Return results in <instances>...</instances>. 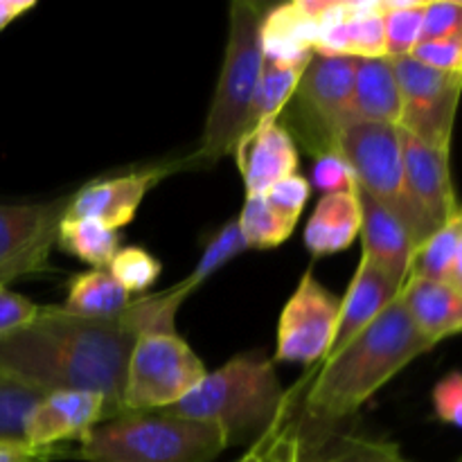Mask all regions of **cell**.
Here are the masks:
<instances>
[{
  "label": "cell",
  "mask_w": 462,
  "mask_h": 462,
  "mask_svg": "<svg viewBox=\"0 0 462 462\" xmlns=\"http://www.w3.org/2000/svg\"><path fill=\"white\" fill-rule=\"evenodd\" d=\"M192 289L180 280L161 293H144L111 319H86L63 307H41L23 328L0 337V373L43 395L88 391L106 397L122 415L129 355L140 334L174 332L176 311Z\"/></svg>",
  "instance_id": "cell-1"
},
{
  "label": "cell",
  "mask_w": 462,
  "mask_h": 462,
  "mask_svg": "<svg viewBox=\"0 0 462 462\" xmlns=\"http://www.w3.org/2000/svg\"><path fill=\"white\" fill-rule=\"evenodd\" d=\"M431 347L436 346L420 334L397 296L368 328L325 359L307 393V413L319 422H338L356 413L379 388Z\"/></svg>",
  "instance_id": "cell-2"
},
{
  "label": "cell",
  "mask_w": 462,
  "mask_h": 462,
  "mask_svg": "<svg viewBox=\"0 0 462 462\" xmlns=\"http://www.w3.org/2000/svg\"><path fill=\"white\" fill-rule=\"evenodd\" d=\"M287 404V393L271 361L237 356L215 373H208L189 395L161 409L174 418L217 424L228 438V445L260 440L280 427Z\"/></svg>",
  "instance_id": "cell-3"
},
{
  "label": "cell",
  "mask_w": 462,
  "mask_h": 462,
  "mask_svg": "<svg viewBox=\"0 0 462 462\" xmlns=\"http://www.w3.org/2000/svg\"><path fill=\"white\" fill-rule=\"evenodd\" d=\"M228 447L217 424L162 411L122 413L70 447L68 458L86 462H212Z\"/></svg>",
  "instance_id": "cell-4"
},
{
  "label": "cell",
  "mask_w": 462,
  "mask_h": 462,
  "mask_svg": "<svg viewBox=\"0 0 462 462\" xmlns=\"http://www.w3.org/2000/svg\"><path fill=\"white\" fill-rule=\"evenodd\" d=\"M262 18H264V7L257 3L237 0L230 7L228 45H226L215 97L203 126L201 144L194 156L183 161L185 167L201 165V162L215 165L228 153H235L264 66Z\"/></svg>",
  "instance_id": "cell-5"
},
{
  "label": "cell",
  "mask_w": 462,
  "mask_h": 462,
  "mask_svg": "<svg viewBox=\"0 0 462 462\" xmlns=\"http://www.w3.org/2000/svg\"><path fill=\"white\" fill-rule=\"evenodd\" d=\"M334 149L355 171L356 188L388 208L406 226L415 248L436 233L409 192L400 126L352 122L337 135Z\"/></svg>",
  "instance_id": "cell-6"
},
{
  "label": "cell",
  "mask_w": 462,
  "mask_h": 462,
  "mask_svg": "<svg viewBox=\"0 0 462 462\" xmlns=\"http://www.w3.org/2000/svg\"><path fill=\"white\" fill-rule=\"evenodd\" d=\"M197 352L174 332L140 334L134 343L122 388V411L144 413L176 404L206 377Z\"/></svg>",
  "instance_id": "cell-7"
},
{
  "label": "cell",
  "mask_w": 462,
  "mask_h": 462,
  "mask_svg": "<svg viewBox=\"0 0 462 462\" xmlns=\"http://www.w3.org/2000/svg\"><path fill=\"white\" fill-rule=\"evenodd\" d=\"M359 59L314 52L293 95V120L307 147L332 152L337 135L356 120L355 75Z\"/></svg>",
  "instance_id": "cell-8"
},
{
  "label": "cell",
  "mask_w": 462,
  "mask_h": 462,
  "mask_svg": "<svg viewBox=\"0 0 462 462\" xmlns=\"http://www.w3.org/2000/svg\"><path fill=\"white\" fill-rule=\"evenodd\" d=\"M402 95L400 129L438 149H451L462 75L433 70L413 57L391 59Z\"/></svg>",
  "instance_id": "cell-9"
},
{
  "label": "cell",
  "mask_w": 462,
  "mask_h": 462,
  "mask_svg": "<svg viewBox=\"0 0 462 462\" xmlns=\"http://www.w3.org/2000/svg\"><path fill=\"white\" fill-rule=\"evenodd\" d=\"M70 197L43 203H0V287L48 271L50 251Z\"/></svg>",
  "instance_id": "cell-10"
},
{
  "label": "cell",
  "mask_w": 462,
  "mask_h": 462,
  "mask_svg": "<svg viewBox=\"0 0 462 462\" xmlns=\"http://www.w3.org/2000/svg\"><path fill=\"white\" fill-rule=\"evenodd\" d=\"M338 310L341 300L307 271L280 314L275 361L311 365L328 359L337 332Z\"/></svg>",
  "instance_id": "cell-11"
},
{
  "label": "cell",
  "mask_w": 462,
  "mask_h": 462,
  "mask_svg": "<svg viewBox=\"0 0 462 462\" xmlns=\"http://www.w3.org/2000/svg\"><path fill=\"white\" fill-rule=\"evenodd\" d=\"M117 418L106 397L88 391H59L45 395L25 422V442L36 449L79 442L95 427Z\"/></svg>",
  "instance_id": "cell-12"
},
{
  "label": "cell",
  "mask_w": 462,
  "mask_h": 462,
  "mask_svg": "<svg viewBox=\"0 0 462 462\" xmlns=\"http://www.w3.org/2000/svg\"><path fill=\"white\" fill-rule=\"evenodd\" d=\"M343 3L334 0H296L264 12L262 50L264 59L305 63L314 54L325 27L341 14Z\"/></svg>",
  "instance_id": "cell-13"
},
{
  "label": "cell",
  "mask_w": 462,
  "mask_h": 462,
  "mask_svg": "<svg viewBox=\"0 0 462 462\" xmlns=\"http://www.w3.org/2000/svg\"><path fill=\"white\" fill-rule=\"evenodd\" d=\"M174 170H180V165L147 167V170H135L129 174L113 176V179L93 180L84 185L79 192L70 194L66 217L93 219L108 228L120 230L134 219L144 194Z\"/></svg>",
  "instance_id": "cell-14"
},
{
  "label": "cell",
  "mask_w": 462,
  "mask_h": 462,
  "mask_svg": "<svg viewBox=\"0 0 462 462\" xmlns=\"http://www.w3.org/2000/svg\"><path fill=\"white\" fill-rule=\"evenodd\" d=\"M400 140L411 197L431 228L438 230L460 208L451 183L449 149L431 147L404 129H400Z\"/></svg>",
  "instance_id": "cell-15"
},
{
  "label": "cell",
  "mask_w": 462,
  "mask_h": 462,
  "mask_svg": "<svg viewBox=\"0 0 462 462\" xmlns=\"http://www.w3.org/2000/svg\"><path fill=\"white\" fill-rule=\"evenodd\" d=\"M235 156L246 194H264L278 180L298 174L300 162L291 131L280 122H271L242 135L235 147Z\"/></svg>",
  "instance_id": "cell-16"
},
{
  "label": "cell",
  "mask_w": 462,
  "mask_h": 462,
  "mask_svg": "<svg viewBox=\"0 0 462 462\" xmlns=\"http://www.w3.org/2000/svg\"><path fill=\"white\" fill-rule=\"evenodd\" d=\"M361 203V242H364V253L361 257L382 269L383 273L397 284L404 287L411 271V260H413V239H411L406 226L393 215L388 208L374 201L370 194L356 188Z\"/></svg>",
  "instance_id": "cell-17"
},
{
  "label": "cell",
  "mask_w": 462,
  "mask_h": 462,
  "mask_svg": "<svg viewBox=\"0 0 462 462\" xmlns=\"http://www.w3.org/2000/svg\"><path fill=\"white\" fill-rule=\"evenodd\" d=\"M400 291L402 284H397L382 269H377L365 257H361L355 278H352L350 287H347L346 296L341 300L337 332H334L332 350H329L328 356L337 355L361 329L368 328L400 296Z\"/></svg>",
  "instance_id": "cell-18"
},
{
  "label": "cell",
  "mask_w": 462,
  "mask_h": 462,
  "mask_svg": "<svg viewBox=\"0 0 462 462\" xmlns=\"http://www.w3.org/2000/svg\"><path fill=\"white\" fill-rule=\"evenodd\" d=\"M314 52L341 54L352 59L386 57L383 0L343 3L341 14L325 27Z\"/></svg>",
  "instance_id": "cell-19"
},
{
  "label": "cell",
  "mask_w": 462,
  "mask_h": 462,
  "mask_svg": "<svg viewBox=\"0 0 462 462\" xmlns=\"http://www.w3.org/2000/svg\"><path fill=\"white\" fill-rule=\"evenodd\" d=\"M400 298L415 328L433 346L462 334V293L451 284L409 278L402 287Z\"/></svg>",
  "instance_id": "cell-20"
},
{
  "label": "cell",
  "mask_w": 462,
  "mask_h": 462,
  "mask_svg": "<svg viewBox=\"0 0 462 462\" xmlns=\"http://www.w3.org/2000/svg\"><path fill=\"white\" fill-rule=\"evenodd\" d=\"M359 230V192L323 194L305 226V246L314 257L334 255L350 248Z\"/></svg>",
  "instance_id": "cell-21"
},
{
  "label": "cell",
  "mask_w": 462,
  "mask_h": 462,
  "mask_svg": "<svg viewBox=\"0 0 462 462\" xmlns=\"http://www.w3.org/2000/svg\"><path fill=\"white\" fill-rule=\"evenodd\" d=\"M356 120L400 126L402 95L391 59H359L355 75Z\"/></svg>",
  "instance_id": "cell-22"
},
{
  "label": "cell",
  "mask_w": 462,
  "mask_h": 462,
  "mask_svg": "<svg viewBox=\"0 0 462 462\" xmlns=\"http://www.w3.org/2000/svg\"><path fill=\"white\" fill-rule=\"evenodd\" d=\"M307 63L310 61L284 63L264 59L260 81H257L251 106H248L246 125H244L242 135L251 134V131L260 129V126L264 125H271V122H278V116L287 108V104L291 102L293 95H296V88L298 84H300V77L302 72H305Z\"/></svg>",
  "instance_id": "cell-23"
},
{
  "label": "cell",
  "mask_w": 462,
  "mask_h": 462,
  "mask_svg": "<svg viewBox=\"0 0 462 462\" xmlns=\"http://www.w3.org/2000/svg\"><path fill=\"white\" fill-rule=\"evenodd\" d=\"M131 293L117 282L108 269H93L72 275L63 310L86 319H111L129 307Z\"/></svg>",
  "instance_id": "cell-24"
},
{
  "label": "cell",
  "mask_w": 462,
  "mask_h": 462,
  "mask_svg": "<svg viewBox=\"0 0 462 462\" xmlns=\"http://www.w3.org/2000/svg\"><path fill=\"white\" fill-rule=\"evenodd\" d=\"M57 246L93 269H108L113 255L120 251V235L99 221L63 217L59 226Z\"/></svg>",
  "instance_id": "cell-25"
},
{
  "label": "cell",
  "mask_w": 462,
  "mask_h": 462,
  "mask_svg": "<svg viewBox=\"0 0 462 462\" xmlns=\"http://www.w3.org/2000/svg\"><path fill=\"white\" fill-rule=\"evenodd\" d=\"M237 224L246 248H275L287 242L296 228L291 219L266 201L264 194H246Z\"/></svg>",
  "instance_id": "cell-26"
},
{
  "label": "cell",
  "mask_w": 462,
  "mask_h": 462,
  "mask_svg": "<svg viewBox=\"0 0 462 462\" xmlns=\"http://www.w3.org/2000/svg\"><path fill=\"white\" fill-rule=\"evenodd\" d=\"M458 212L447 224H442L429 239H424L413 253L411 260L409 278L433 280V282H447L454 266L456 248H458ZM406 278V280H409Z\"/></svg>",
  "instance_id": "cell-27"
},
{
  "label": "cell",
  "mask_w": 462,
  "mask_h": 462,
  "mask_svg": "<svg viewBox=\"0 0 462 462\" xmlns=\"http://www.w3.org/2000/svg\"><path fill=\"white\" fill-rule=\"evenodd\" d=\"M429 0H383L386 59L411 57L422 41L424 9Z\"/></svg>",
  "instance_id": "cell-28"
},
{
  "label": "cell",
  "mask_w": 462,
  "mask_h": 462,
  "mask_svg": "<svg viewBox=\"0 0 462 462\" xmlns=\"http://www.w3.org/2000/svg\"><path fill=\"white\" fill-rule=\"evenodd\" d=\"M43 393L0 373V445H27L25 422Z\"/></svg>",
  "instance_id": "cell-29"
},
{
  "label": "cell",
  "mask_w": 462,
  "mask_h": 462,
  "mask_svg": "<svg viewBox=\"0 0 462 462\" xmlns=\"http://www.w3.org/2000/svg\"><path fill=\"white\" fill-rule=\"evenodd\" d=\"M161 262L140 246H125L113 255L108 271L129 293H144L161 278Z\"/></svg>",
  "instance_id": "cell-30"
},
{
  "label": "cell",
  "mask_w": 462,
  "mask_h": 462,
  "mask_svg": "<svg viewBox=\"0 0 462 462\" xmlns=\"http://www.w3.org/2000/svg\"><path fill=\"white\" fill-rule=\"evenodd\" d=\"M244 248H246V244H244L242 233H239L237 219L228 221V224L221 226V228L208 239L201 260L194 266L192 273L185 278V282L192 289H197L203 280H208L212 273H217L221 266L228 264L230 260H235Z\"/></svg>",
  "instance_id": "cell-31"
},
{
  "label": "cell",
  "mask_w": 462,
  "mask_h": 462,
  "mask_svg": "<svg viewBox=\"0 0 462 462\" xmlns=\"http://www.w3.org/2000/svg\"><path fill=\"white\" fill-rule=\"evenodd\" d=\"M298 462H409L402 456L400 447L391 440H373V438H346L334 449L320 456H310Z\"/></svg>",
  "instance_id": "cell-32"
},
{
  "label": "cell",
  "mask_w": 462,
  "mask_h": 462,
  "mask_svg": "<svg viewBox=\"0 0 462 462\" xmlns=\"http://www.w3.org/2000/svg\"><path fill=\"white\" fill-rule=\"evenodd\" d=\"M310 185H314V188L320 189L323 194L355 192L356 179L346 158H343L337 149H332V152H323L316 156Z\"/></svg>",
  "instance_id": "cell-33"
},
{
  "label": "cell",
  "mask_w": 462,
  "mask_h": 462,
  "mask_svg": "<svg viewBox=\"0 0 462 462\" xmlns=\"http://www.w3.org/2000/svg\"><path fill=\"white\" fill-rule=\"evenodd\" d=\"M462 39V0L427 3L422 23V41Z\"/></svg>",
  "instance_id": "cell-34"
},
{
  "label": "cell",
  "mask_w": 462,
  "mask_h": 462,
  "mask_svg": "<svg viewBox=\"0 0 462 462\" xmlns=\"http://www.w3.org/2000/svg\"><path fill=\"white\" fill-rule=\"evenodd\" d=\"M311 194V185L305 176L291 174L287 179L278 180L275 185H271L264 192V199L287 219H291L293 224H298L302 210L307 206V199Z\"/></svg>",
  "instance_id": "cell-35"
},
{
  "label": "cell",
  "mask_w": 462,
  "mask_h": 462,
  "mask_svg": "<svg viewBox=\"0 0 462 462\" xmlns=\"http://www.w3.org/2000/svg\"><path fill=\"white\" fill-rule=\"evenodd\" d=\"M411 57L433 70L462 75V39L420 41Z\"/></svg>",
  "instance_id": "cell-36"
},
{
  "label": "cell",
  "mask_w": 462,
  "mask_h": 462,
  "mask_svg": "<svg viewBox=\"0 0 462 462\" xmlns=\"http://www.w3.org/2000/svg\"><path fill=\"white\" fill-rule=\"evenodd\" d=\"M433 411L440 422L451 424V427L462 429V373L454 370V373L445 374L440 382L433 386L431 393Z\"/></svg>",
  "instance_id": "cell-37"
},
{
  "label": "cell",
  "mask_w": 462,
  "mask_h": 462,
  "mask_svg": "<svg viewBox=\"0 0 462 462\" xmlns=\"http://www.w3.org/2000/svg\"><path fill=\"white\" fill-rule=\"evenodd\" d=\"M39 310L36 302L9 291L7 287H0V337L30 323Z\"/></svg>",
  "instance_id": "cell-38"
},
{
  "label": "cell",
  "mask_w": 462,
  "mask_h": 462,
  "mask_svg": "<svg viewBox=\"0 0 462 462\" xmlns=\"http://www.w3.org/2000/svg\"><path fill=\"white\" fill-rule=\"evenodd\" d=\"M70 456V445L36 449L30 445H0V462H54Z\"/></svg>",
  "instance_id": "cell-39"
},
{
  "label": "cell",
  "mask_w": 462,
  "mask_h": 462,
  "mask_svg": "<svg viewBox=\"0 0 462 462\" xmlns=\"http://www.w3.org/2000/svg\"><path fill=\"white\" fill-rule=\"evenodd\" d=\"M300 458V442L298 438L289 436L287 429H282L275 440L273 451H271V460L269 462H298Z\"/></svg>",
  "instance_id": "cell-40"
},
{
  "label": "cell",
  "mask_w": 462,
  "mask_h": 462,
  "mask_svg": "<svg viewBox=\"0 0 462 462\" xmlns=\"http://www.w3.org/2000/svg\"><path fill=\"white\" fill-rule=\"evenodd\" d=\"M280 431H282V424H280L278 429H273V431L266 433V436H262L260 440H255V445H253L242 458H237L235 462H269L271 451H273V445L275 440H278Z\"/></svg>",
  "instance_id": "cell-41"
},
{
  "label": "cell",
  "mask_w": 462,
  "mask_h": 462,
  "mask_svg": "<svg viewBox=\"0 0 462 462\" xmlns=\"http://www.w3.org/2000/svg\"><path fill=\"white\" fill-rule=\"evenodd\" d=\"M34 5V0H0V30H5L12 21H16L21 14L30 12Z\"/></svg>",
  "instance_id": "cell-42"
},
{
  "label": "cell",
  "mask_w": 462,
  "mask_h": 462,
  "mask_svg": "<svg viewBox=\"0 0 462 462\" xmlns=\"http://www.w3.org/2000/svg\"><path fill=\"white\" fill-rule=\"evenodd\" d=\"M458 224H460V235H458V248H456L454 266H451V273L447 284L456 289V291L462 293V206L458 208Z\"/></svg>",
  "instance_id": "cell-43"
}]
</instances>
